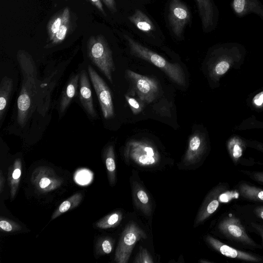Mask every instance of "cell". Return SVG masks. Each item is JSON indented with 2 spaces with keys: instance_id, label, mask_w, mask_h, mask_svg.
Returning a JSON list of instances; mask_svg holds the SVG:
<instances>
[{
  "instance_id": "obj_4",
  "label": "cell",
  "mask_w": 263,
  "mask_h": 263,
  "mask_svg": "<svg viewBox=\"0 0 263 263\" xmlns=\"http://www.w3.org/2000/svg\"><path fill=\"white\" fill-rule=\"evenodd\" d=\"M146 235L135 222L128 223L122 232L116 249L115 260L118 263L128 262L136 243Z\"/></svg>"
},
{
  "instance_id": "obj_17",
  "label": "cell",
  "mask_w": 263,
  "mask_h": 263,
  "mask_svg": "<svg viewBox=\"0 0 263 263\" xmlns=\"http://www.w3.org/2000/svg\"><path fill=\"white\" fill-rule=\"evenodd\" d=\"M22 175V161L16 159L9 167L8 173V183L10 189V198L13 200L17 193Z\"/></svg>"
},
{
  "instance_id": "obj_25",
  "label": "cell",
  "mask_w": 263,
  "mask_h": 263,
  "mask_svg": "<svg viewBox=\"0 0 263 263\" xmlns=\"http://www.w3.org/2000/svg\"><path fill=\"white\" fill-rule=\"evenodd\" d=\"M122 219V212L116 211L102 218L95 223V226L102 229L115 228L119 225Z\"/></svg>"
},
{
  "instance_id": "obj_28",
  "label": "cell",
  "mask_w": 263,
  "mask_h": 263,
  "mask_svg": "<svg viewBox=\"0 0 263 263\" xmlns=\"http://www.w3.org/2000/svg\"><path fill=\"white\" fill-rule=\"evenodd\" d=\"M240 3L245 9L246 14L254 12L259 15L263 19V7L257 0H235Z\"/></svg>"
},
{
  "instance_id": "obj_26",
  "label": "cell",
  "mask_w": 263,
  "mask_h": 263,
  "mask_svg": "<svg viewBox=\"0 0 263 263\" xmlns=\"http://www.w3.org/2000/svg\"><path fill=\"white\" fill-rule=\"evenodd\" d=\"M239 191L245 198L256 201L263 202V190L242 184L239 186Z\"/></svg>"
},
{
  "instance_id": "obj_11",
  "label": "cell",
  "mask_w": 263,
  "mask_h": 263,
  "mask_svg": "<svg viewBox=\"0 0 263 263\" xmlns=\"http://www.w3.org/2000/svg\"><path fill=\"white\" fill-rule=\"evenodd\" d=\"M79 98L83 107L87 114L92 118L97 116L93 106L90 85L87 72L82 70L80 73Z\"/></svg>"
},
{
  "instance_id": "obj_24",
  "label": "cell",
  "mask_w": 263,
  "mask_h": 263,
  "mask_svg": "<svg viewBox=\"0 0 263 263\" xmlns=\"http://www.w3.org/2000/svg\"><path fill=\"white\" fill-rule=\"evenodd\" d=\"M69 10V9L68 7L64 8V9L57 13L49 21L47 28L49 42L53 39L55 33L63 24L66 15Z\"/></svg>"
},
{
  "instance_id": "obj_23",
  "label": "cell",
  "mask_w": 263,
  "mask_h": 263,
  "mask_svg": "<svg viewBox=\"0 0 263 263\" xmlns=\"http://www.w3.org/2000/svg\"><path fill=\"white\" fill-rule=\"evenodd\" d=\"M70 25V14L69 10L66 15L64 22L55 33L53 39L45 46V48H51L61 43L66 38L69 30Z\"/></svg>"
},
{
  "instance_id": "obj_9",
  "label": "cell",
  "mask_w": 263,
  "mask_h": 263,
  "mask_svg": "<svg viewBox=\"0 0 263 263\" xmlns=\"http://www.w3.org/2000/svg\"><path fill=\"white\" fill-rule=\"evenodd\" d=\"M168 23L174 34L182 37L185 26L191 20L189 8L180 0H171L168 7Z\"/></svg>"
},
{
  "instance_id": "obj_19",
  "label": "cell",
  "mask_w": 263,
  "mask_h": 263,
  "mask_svg": "<svg viewBox=\"0 0 263 263\" xmlns=\"http://www.w3.org/2000/svg\"><path fill=\"white\" fill-rule=\"evenodd\" d=\"M128 18L131 23L142 31L149 32L156 30L155 26L150 18L139 9H137Z\"/></svg>"
},
{
  "instance_id": "obj_3",
  "label": "cell",
  "mask_w": 263,
  "mask_h": 263,
  "mask_svg": "<svg viewBox=\"0 0 263 263\" xmlns=\"http://www.w3.org/2000/svg\"><path fill=\"white\" fill-rule=\"evenodd\" d=\"M87 54L92 62L112 83V73L115 70L112 51L104 37L90 36L87 43Z\"/></svg>"
},
{
  "instance_id": "obj_31",
  "label": "cell",
  "mask_w": 263,
  "mask_h": 263,
  "mask_svg": "<svg viewBox=\"0 0 263 263\" xmlns=\"http://www.w3.org/2000/svg\"><path fill=\"white\" fill-rule=\"evenodd\" d=\"M230 153L235 160L238 159L242 154V148L239 143L232 141L229 143Z\"/></svg>"
},
{
  "instance_id": "obj_10",
  "label": "cell",
  "mask_w": 263,
  "mask_h": 263,
  "mask_svg": "<svg viewBox=\"0 0 263 263\" xmlns=\"http://www.w3.org/2000/svg\"><path fill=\"white\" fill-rule=\"evenodd\" d=\"M220 231L228 237L251 244L252 241L248 236L240 221L232 217L224 219L219 225Z\"/></svg>"
},
{
  "instance_id": "obj_21",
  "label": "cell",
  "mask_w": 263,
  "mask_h": 263,
  "mask_svg": "<svg viewBox=\"0 0 263 263\" xmlns=\"http://www.w3.org/2000/svg\"><path fill=\"white\" fill-rule=\"evenodd\" d=\"M83 199V195L81 193H77L69 197L66 200L62 202L57 210L53 213L51 220H53L69 210L73 209L78 206Z\"/></svg>"
},
{
  "instance_id": "obj_6",
  "label": "cell",
  "mask_w": 263,
  "mask_h": 263,
  "mask_svg": "<svg viewBox=\"0 0 263 263\" xmlns=\"http://www.w3.org/2000/svg\"><path fill=\"white\" fill-rule=\"evenodd\" d=\"M126 74L141 101L151 103L156 99L159 90L156 80L130 70H127Z\"/></svg>"
},
{
  "instance_id": "obj_1",
  "label": "cell",
  "mask_w": 263,
  "mask_h": 263,
  "mask_svg": "<svg viewBox=\"0 0 263 263\" xmlns=\"http://www.w3.org/2000/svg\"><path fill=\"white\" fill-rule=\"evenodd\" d=\"M17 59L22 73V83L17 101V123L24 126L33 111V100L36 92V68L31 56L26 51L19 50Z\"/></svg>"
},
{
  "instance_id": "obj_2",
  "label": "cell",
  "mask_w": 263,
  "mask_h": 263,
  "mask_svg": "<svg viewBox=\"0 0 263 263\" xmlns=\"http://www.w3.org/2000/svg\"><path fill=\"white\" fill-rule=\"evenodd\" d=\"M124 37L127 42L131 54L157 66L177 84L185 85V74L179 64L168 62L162 56L143 46L126 34L124 35Z\"/></svg>"
},
{
  "instance_id": "obj_18",
  "label": "cell",
  "mask_w": 263,
  "mask_h": 263,
  "mask_svg": "<svg viewBox=\"0 0 263 263\" xmlns=\"http://www.w3.org/2000/svg\"><path fill=\"white\" fill-rule=\"evenodd\" d=\"M13 80L6 76L3 77L0 83V121L2 122L5 113L12 91Z\"/></svg>"
},
{
  "instance_id": "obj_37",
  "label": "cell",
  "mask_w": 263,
  "mask_h": 263,
  "mask_svg": "<svg viewBox=\"0 0 263 263\" xmlns=\"http://www.w3.org/2000/svg\"><path fill=\"white\" fill-rule=\"evenodd\" d=\"M5 179L3 175L2 171H0V193L2 194L4 187Z\"/></svg>"
},
{
  "instance_id": "obj_13",
  "label": "cell",
  "mask_w": 263,
  "mask_h": 263,
  "mask_svg": "<svg viewBox=\"0 0 263 263\" xmlns=\"http://www.w3.org/2000/svg\"><path fill=\"white\" fill-rule=\"evenodd\" d=\"M204 141L202 137L197 132L190 138L189 146L184 155L183 162L185 165H191L197 163L203 154Z\"/></svg>"
},
{
  "instance_id": "obj_8",
  "label": "cell",
  "mask_w": 263,
  "mask_h": 263,
  "mask_svg": "<svg viewBox=\"0 0 263 263\" xmlns=\"http://www.w3.org/2000/svg\"><path fill=\"white\" fill-rule=\"evenodd\" d=\"M126 151L135 162L141 165H150L158 160L157 151L148 142L130 141L126 145Z\"/></svg>"
},
{
  "instance_id": "obj_27",
  "label": "cell",
  "mask_w": 263,
  "mask_h": 263,
  "mask_svg": "<svg viewBox=\"0 0 263 263\" xmlns=\"http://www.w3.org/2000/svg\"><path fill=\"white\" fill-rule=\"evenodd\" d=\"M112 241L108 237L100 238L96 245V253L100 255L109 254L112 251Z\"/></svg>"
},
{
  "instance_id": "obj_20",
  "label": "cell",
  "mask_w": 263,
  "mask_h": 263,
  "mask_svg": "<svg viewBox=\"0 0 263 263\" xmlns=\"http://www.w3.org/2000/svg\"><path fill=\"white\" fill-rule=\"evenodd\" d=\"M219 202L216 197V194L214 197H208L198 213L195 220L194 227L202 222L212 214L216 211L219 206Z\"/></svg>"
},
{
  "instance_id": "obj_40",
  "label": "cell",
  "mask_w": 263,
  "mask_h": 263,
  "mask_svg": "<svg viewBox=\"0 0 263 263\" xmlns=\"http://www.w3.org/2000/svg\"><path fill=\"white\" fill-rule=\"evenodd\" d=\"M85 1H88V0H85Z\"/></svg>"
},
{
  "instance_id": "obj_35",
  "label": "cell",
  "mask_w": 263,
  "mask_h": 263,
  "mask_svg": "<svg viewBox=\"0 0 263 263\" xmlns=\"http://www.w3.org/2000/svg\"><path fill=\"white\" fill-rule=\"evenodd\" d=\"M91 3L95 6L98 10L104 16H106V14L104 10L103 4L100 0H89Z\"/></svg>"
},
{
  "instance_id": "obj_16",
  "label": "cell",
  "mask_w": 263,
  "mask_h": 263,
  "mask_svg": "<svg viewBox=\"0 0 263 263\" xmlns=\"http://www.w3.org/2000/svg\"><path fill=\"white\" fill-rule=\"evenodd\" d=\"M80 73L73 75L69 80L62 93L60 102V111L63 114L69 105L77 92Z\"/></svg>"
},
{
  "instance_id": "obj_32",
  "label": "cell",
  "mask_w": 263,
  "mask_h": 263,
  "mask_svg": "<svg viewBox=\"0 0 263 263\" xmlns=\"http://www.w3.org/2000/svg\"><path fill=\"white\" fill-rule=\"evenodd\" d=\"M125 98L134 114L137 115L142 111L143 105L138 101L128 96H125Z\"/></svg>"
},
{
  "instance_id": "obj_36",
  "label": "cell",
  "mask_w": 263,
  "mask_h": 263,
  "mask_svg": "<svg viewBox=\"0 0 263 263\" xmlns=\"http://www.w3.org/2000/svg\"><path fill=\"white\" fill-rule=\"evenodd\" d=\"M254 103L257 106L263 103V91L257 94L253 99Z\"/></svg>"
},
{
  "instance_id": "obj_7",
  "label": "cell",
  "mask_w": 263,
  "mask_h": 263,
  "mask_svg": "<svg viewBox=\"0 0 263 263\" xmlns=\"http://www.w3.org/2000/svg\"><path fill=\"white\" fill-rule=\"evenodd\" d=\"M31 182L38 192L47 193L58 189L62 184L63 180L52 168L40 166L33 171Z\"/></svg>"
},
{
  "instance_id": "obj_38",
  "label": "cell",
  "mask_w": 263,
  "mask_h": 263,
  "mask_svg": "<svg viewBox=\"0 0 263 263\" xmlns=\"http://www.w3.org/2000/svg\"><path fill=\"white\" fill-rule=\"evenodd\" d=\"M253 177L258 181L263 183V172L254 173L253 174Z\"/></svg>"
},
{
  "instance_id": "obj_5",
  "label": "cell",
  "mask_w": 263,
  "mask_h": 263,
  "mask_svg": "<svg viewBox=\"0 0 263 263\" xmlns=\"http://www.w3.org/2000/svg\"><path fill=\"white\" fill-rule=\"evenodd\" d=\"M90 81L95 90L103 117L109 119L114 117V107L109 88L93 68L87 67Z\"/></svg>"
},
{
  "instance_id": "obj_30",
  "label": "cell",
  "mask_w": 263,
  "mask_h": 263,
  "mask_svg": "<svg viewBox=\"0 0 263 263\" xmlns=\"http://www.w3.org/2000/svg\"><path fill=\"white\" fill-rule=\"evenodd\" d=\"M134 262L138 263H152L153 259L146 249L140 248V252L136 258Z\"/></svg>"
},
{
  "instance_id": "obj_12",
  "label": "cell",
  "mask_w": 263,
  "mask_h": 263,
  "mask_svg": "<svg viewBox=\"0 0 263 263\" xmlns=\"http://www.w3.org/2000/svg\"><path fill=\"white\" fill-rule=\"evenodd\" d=\"M206 239L213 248L225 256L245 261H259V259L258 257L248 253L233 248L212 236H207Z\"/></svg>"
},
{
  "instance_id": "obj_39",
  "label": "cell",
  "mask_w": 263,
  "mask_h": 263,
  "mask_svg": "<svg viewBox=\"0 0 263 263\" xmlns=\"http://www.w3.org/2000/svg\"><path fill=\"white\" fill-rule=\"evenodd\" d=\"M256 212L258 216L263 219V207H259L256 209Z\"/></svg>"
},
{
  "instance_id": "obj_33",
  "label": "cell",
  "mask_w": 263,
  "mask_h": 263,
  "mask_svg": "<svg viewBox=\"0 0 263 263\" xmlns=\"http://www.w3.org/2000/svg\"><path fill=\"white\" fill-rule=\"evenodd\" d=\"M229 64L224 61L217 63L215 67V71L218 74L221 75L226 73L229 68Z\"/></svg>"
},
{
  "instance_id": "obj_15",
  "label": "cell",
  "mask_w": 263,
  "mask_h": 263,
  "mask_svg": "<svg viewBox=\"0 0 263 263\" xmlns=\"http://www.w3.org/2000/svg\"><path fill=\"white\" fill-rule=\"evenodd\" d=\"M133 195L137 207L146 215H150L152 212L149 197L143 187L136 181L133 182Z\"/></svg>"
},
{
  "instance_id": "obj_34",
  "label": "cell",
  "mask_w": 263,
  "mask_h": 263,
  "mask_svg": "<svg viewBox=\"0 0 263 263\" xmlns=\"http://www.w3.org/2000/svg\"><path fill=\"white\" fill-rule=\"evenodd\" d=\"M108 9L112 13L117 12L116 4L115 0H102Z\"/></svg>"
},
{
  "instance_id": "obj_14",
  "label": "cell",
  "mask_w": 263,
  "mask_h": 263,
  "mask_svg": "<svg viewBox=\"0 0 263 263\" xmlns=\"http://www.w3.org/2000/svg\"><path fill=\"white\" fill-rule=\"evenodd\" d=\"M202 29L210 31L214 25L215 12L212 0H196Z\"/></svg>"
},
{
  "instance_id": "obj_22",
  "label": "cell",
  "mask_w": 263,
  "mask_h": 263,
  "mask_svg": "<svg viewBox=\"0 0 263 263\" xmlns=\"http://www.w3.org/2000/svg\"><path fill=\"white\" fill-rule=\"evenodd\" d=\"M104 159L108 179L110 185L116 182V163L114 149L112 145L108 146L104 151Z\"/></svg>"
},
{
  "instance_id": "obj_29",
  "label": "cell",
  "mask_w": 263,
  "mask_h": 263,
  "mask_svg": "<svg viewBox=\"0 0 263 263\" xmlns=\"http://www.w3.org/2000/svg\"><path fill=\"white\" fill-rule=\"evenodd\" d=\"M0 228L2 230L7 232H14L22 229L21 226L18 223L2 217L0 219Z\"/></svg>"
}]
</instances>
